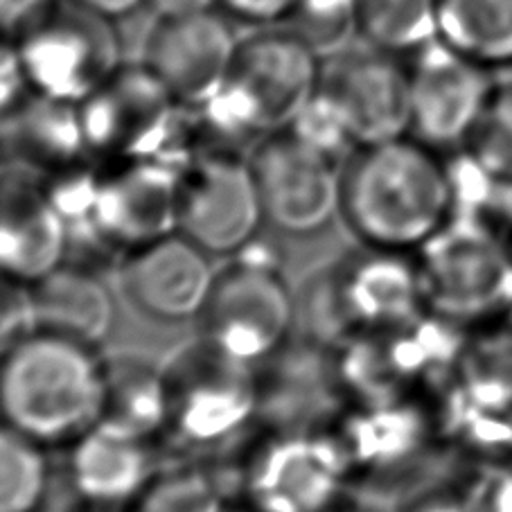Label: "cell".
I'll return each mask as SVG.
<instances>
[{
  "label": "cell",
  "instance_id": "6da1fadb",
  "mask_svg": "<svg viewBox=\"0 0 512 512\" xmlns=\"http://www.w3.org/2000/svg\"><path fill=\"white\" fill-rule=\"evenodd\" d=\"M454 215L449 158L413 136L357 147L343 163L339 219L361 246L418 253Z\"/></svg>",
  "mask_w": 512,
  "mask_h": 512
},
{
  "label": "cell",
  "instance_id": "7a4b0ae2",
  "mask_svg": "<svg viewBox=\"0 0 512 512\" xmlns=\"http://www.w3.org/2000/svg\"><path fill=\"white\" fill-rule=\"evenodd\" d=\"M102 348L32 328L0 355V422L46 449H66L102 416Z\"/></svg>",
  "mask_w": 512,
  "mask_h": 512
},
{
  "label": "cell",
  "instance_id": "3957f363",
  "mask_svg": "<svg viewBox=\"0 0 512 512\" xmlns=\"http://www.w3.org/2000/svg\"><path fill=\"white\" fill-rule=\"evenodd\" d=\"M163 384L170 461H226L258 431V368L199 337L163 366Z\"/></svg>",
  "mask_w": 512,
  "mask_h": 512
},
{
  "label": "cell",
  "instance_id": "277c9868",
  "mask_svg": "<svg viewBox=\"0 0 512 512\" xmlns=\"http://www.w3.org/2000/svg\"><path fill=\"white\" fill-rule=\"evenodd\" d=\"M334 431L348 456L355 497L395 512L406 501L436 488V458L449 452L434 397H391L350 404Z\"/></svg>",
  "mask_w": 512,
  "mask_h": 512
},
{
  "label": "cell",
  "instance_id": "5b68a950",
  "mask_svg": "<svg viewBox=\"0 0 512 512\" xmlns=\"http://www.w3.org/2000/svg\"><path fill=\"white\" fill-rule=\"evenodd\" d=\"M298 307L300 332L328 348L400 328L429 312L416 253L361 244L316 273L298 298Z\"/></svg>",
  "mask_w": 512,
  "mask_h": 512
},
{
  "label": "cell",
  "instance_id": "8992f818",
  "mask_svg": "<svg viewBox=\"0 0 512 512\" xmlns=\"http://www.w3.org/2000/svg\"><path fill=\"white\" fill-rule=\"evenodd\" d=\"M235 501L249 512H334L355 497L334 429L255 431L226 461Z\"/></svg>",
  "mask_w": 512,
  "mask_h": 512
},
{
  "label": "cell",
  "instance_id": "52a82bcc",
  "mask_svg": "<svg viewBox=\"0 0 512 512\" xmlns=\"http://www.w3.org/2000/svg\"><path fill=\"white\" fill-rule=\"evenodd\" d=\"M199 339L251 368L278 355L300 332L298 296L278 251L255 240L217 269L199 314Z\"/></svg>",
  "mask_w": 512,
  "mask_h": 512
},
{
  "label": "cell",
  "instance_id": "ba28073f",
  "mask_svg": "<svg viewBox=\"0 0 512 512\" xmlns=\"http://www.w3.org/2000/svg\"><path fill=\"white\" fill-rule=\"evenodd\" d=\"M416 260L431 314L463 330L506 319L512 244L488 215L456 213Z\"/></svg>",
  "mask_w": 512,
  "mask_h": 512
},
{
  "label": "cell",
  "instance_id": "9c48e42d",
  "mask_svg": "<svg viewBox=\"0 0 512 512\" xmlns=\"http://www.w3.org/2000/svg\"><path fill=\"white\" fill-rule=\"evenodd\" d=\"M30 93L79 104L127 64L118 21L79 0H50L14 41Z\"/></svg>",
  "mask_w": 512,
  "mask_h": 512
},
{
  "label": "cell",
  "instance_id": "30bf717a",
  "mask_svg": "<svg viewBox=\"0 0 512 512\" xmlns=\"http://www.w3.org/2000/svg\"><path fill=\"white\" fill-rule=\"evenodd\" d=\"M88 154L104 165L156 161L172 165L183 104L140 64H125L77 104Z\"/></svg>",
  "mask_w": 512,
  "mask_h": 512
},
{
  "label": "cell",
  "instance_id": "8fae6325",
  "mask_svg": "<svg viewBox=\"0 0 512 512\" xmlns=\"http://www.w3.org/2000/svg\"><path fill=\"white\" fill-rule=\"evenodd\" d=\"M262 197L249 154L206 149L183 165L176 231L213 258H233L260 237Z\"/></svg>",
  "mask_w": 512,
  "mask_h": 512
},
{
  "label": "cell",
  "instance_id": "7c38bea8",
  "mask_svg": "<svg viewBox=\"0 0 512 512\" xmlns=\"http://www.w3.org/2000/svg\"><path fill=\"white\" fill-rule=\"evenodd\" d=\"M325 59L287 25L251 30L240 39L222 84L262 136L287 129L321 88Z\"/></svg>",
  "mask_w": 512,
  "mask_h": 512
},
{
  "label": "cell",
  "instance_id": "4fadbf2b",
  "mask_svg": "<svg viewBox=\"0 0 512 512\" xmlns=\"http://www.w3.org/2000/svg\"><path fill=\"white\" fill-rule=\"evenodd\" d=\"M251 165L267 224L287 237H314L341 215L343 163L305 145L289 129L264 136Z\"/></svg>",
  "mask_w": 512,
  "mask_h": 512
},
{
  "label": "cell",
  "instance_id": "5bb4252c",
  "mask_svg": "<svg viewBox=\"0 0 512 512\" xmlns=\"http://www.w3.org/2000/svg\"><path fill=\"white\" fill-rule=\"evenodd\" d=\"M406 66L409 136L445 156L463 152L497 88L490 77L492 70L438 39L406 57Z\"/></svg>",
  "mask_w": 512,
  "mask_h": 512
},
{
  "label": "cell",
  "instance_id": "9a60e30c",
  "mask_svg": "<svg viewBox=\"0 0 512 512\" xmlns=\"http://www.w3.org/2000/svg\"><path fill=\"white\" fill-rule=\"evenodd\" d=\"M321 91L339 109L357 147L409 136V66L404 57L346 48L325 59Z\"/></svg>",
  "mask_w": 512,
  "mask_h": 512
},
{
  "label": "cell",
  "instance_id": "2e32d148",
  "mask_svg": "<svg viewBox=\"0 0 512 512\" xmlns=\"http://www.w3.org/2000/svg\"><path fill=\"white\" fill-rule=\"evenodd\" d=\"M235 23L213 7L170 19H156L143 48V64L183 107L210 100L240 48Z\"/></svg>",
  "mask_w": 512,
  "mask_h": 512
},
{
  "label": "cell",
  "instance_id": "e0dca14e",
  "mask_svg": "<svg viewBox=\"0 0 512 512\" xmlns=\"http://www.w3.org/2000/svg\"><path fill=\"white\" fill-rule=\"evenodd\" d=\"M258 391L260 431L334 429L350 404L334 348L303 332L258 368Z\"/></svg>",
  "mask_w": 512,
  "mask_h": 512
},
{
  "label": "cell",
  "instance_id": "ac0fdd59",
  "mask_svg": "<svg viewBox=\"0 0 512 512\" xmlns=\"http://www.w3.org/2000/svg\"><path fill=\"white\" fill-rule=\"evenodd\" d=\"M116 271L129 303L163 323L197 321L217 273L213 255L179 231L127 251Z\"/></svg>",
  "mask_w": 512,
  "mask_h": 512
},
{
  "label": "cell",
  "instance_id": "d6986e66",
  "mask_svg": "<svg viewBox=\"0 0 512 512\" xmlns=\"http://www.w3.org/2000/svg\"><path fill=\"white\" fill-rule=\"evenodd\" d=\"M170 463L154 438L95 422L66 447V481L77 503L134 508Z\"/></svg>",
  "mask_w": 512,
  "mask_h": 512
},
{
  "label": "cell",
  "instance_id": "ffe728a7",
  "mask_svg": "<svg viewBox=\"0 0 512 512\" xmlns=\"http://www.w3.org/2000/svg\"><path fill=\"white\" fill-rule=\"evenodd\" d=\"M181 170L145 158L104 165L93 222L120 255L176 231Z\"/></svg>",
  "mask_w": 512,
  "mask_h": 512
},
{
  "label": "cell",
  "instance_id": "44dd1931",
  "mask_svg": "<svg viewBox=\"0 0 512 512\" xmlns=\"http://www.w3.org/2000/svg\"><path fill=\"white\" fill-rule=\"evenodd\" d=\"M68 233L37 174L0 172V276L23 285L46 278L66 262Z\"/></svg>",
  "mask_w": 512,
  "mask_h": 512
},
{
  "label": "cell",
  "instance_id": "7402d4cb",
  "mask_svg": "<svg viewBox=\"0 0 512 512\" xmlns=\"http://www.w3.org/2000/svg\"><path fill=\"white\" fill-rule=\"evenodd\" d=\"M91 156L84 145L77 104L28 93L0 116V158L37 176Z\"/></svg>",
  "mask_w": 512,
  "mask_h": 512
},
{
  "label": "cell",
  "instance_id": "603a6c76",
  "mask_svg": "<svg viewBox=\"0 0 512 512\" xmlns=\"http://www.w3.org/2000/svg\"><path fill=\"white\" fill-rule=\"evenodd\" d=\"M34 328L102 348L116 323V300L102 273L64 262L30 285Z\"/></svg>",
  "mask_w": 512,
  "mask_h": 512
},
{
  "label": "cell",
  "instance_id": "cb8c5ba5",
  "mask_svg": "<svg viewBox=\"0 0 512 512\" xmlns=\"http://www.w3.org/2000/svg\"><path fill=\"white\" fill-rule=\"evenodd\" d=\"M97 422L154 438L163 445V366H152L138 355L107 357V388L102 416Z\"/></svg>",
  "mask_w": 512,
  "mask_h": 512
},
{
  "label": "cell",
  "instance_id": "d4e9b609",
  "mask_svg": "<svg viewBox=\"0 0 512 512\" xmlns=\"http://www.w3.org/2000/svg\"><path fill=\"white\" fill-rule=\"evenodd\" d=\"M438 41L483 68L512 66V0H436Z\"/></svg>",
  "mask_w": 512,
  "mask_h": 512
},
{
  "label": "cell",
  "instance_id": "484cf974",
  "mask_svg": "<svg viewBox=\"0 0 512 512\" xmlns=\"http://www.w3.org/2000/svg\"><path fill=\"white\" fill-rule=\"evenodd\" d=\"M233 499V479L224 461H170L134 510L228 512Z\"/></svg>",
  "mask_w": 512,
  "mask_h": 512
},
{
  "label": "cell",
  "instance_id": "4316f807",
  "mask_svg": "<svg viewBox=\"0 0 512 512\" xmlns=\"http://www.w3.org/2000/svg\"><path fill=\"white\" fill-rule=\"evenodd\" d=\"M357 39L364 46L411 57L438 39L436 0H357Z\"/></svg>",
  "mask_w": 512,
  "mask_h": 512
},
{
  "label": "cell",
  "instance_id": "83f0119b",
  "mask_svg": "<svg viewBox=\"0 0 512 512\" xmlns=\"http://www.w3.org/2000/svg\"><path fill=\"white\" fill-rule=\"evenodd\" d=\"M50 481V449L0 422V512H39Z\"/></svg>",
  "mask_w": 512,
  "mask_h": 512
},
{
  "label": "cell",
  "instance_id": "f1b7e54d",
  "mask_svg": "<svg viewBox=\"0 0 512 512\" xmlns=\"http://www.w3.org/2000/svg\"><path fill=\"white\" fill-rule=\"evenodd\" d=\"M463 152L497 183H512V84L494 88Z\"/></svg>",
  "mask_w": 512,
  "mask_h": 512
},
{
  "label": "cell",
  "instance_id": "f546056e",
  "mask_svg": "<svg viewBox=\"0 0 512 512\" xmlns=\"http://www.w3.org/2000/svg\"><path fill=\"white\" fill-rule=\"evenodd\" d=\"M298 140L305 145L319 149L321 154H328L337 161H346L355 149L352 136L343 122L339 109L325 95L321 88L316 91L310 102L298 111V116L287 127Z\"/></svg>",
  "mask_w": 512,
  "mask_h": 512
},
{
  "label": "cell",
  "instance_id": "4dcf8cb0",
  "mask_svg": "<svg viewBox=\"0 0 512 512\" xmlns=\"http://www.w3.org/2000/svg\"><path fill=\"white\" fill-rule=\"evenodd\" d=\"M34 328L30 287L0 276V355Z\"/></svg>",
  "mask_w": 512,
  "mask_h": 512
},
{
  "label": "cell",
  "instance_id": "1f68e13d",
  "mask_svg": "<svg viewBox=\"0 0 512 512\" xmlns=\"http://www.w3.org/2000/svg\"><path fill=\"white\" fill-rule=\"evenodd\" d=\"M298 0H215V7L233 23L249 25L251 30L285 25Z\"/></svg>",
  "mask_w": 512,
  "mask_h": 512
},
{
  "label": "cell",
  "instance_id": "d6a6232c",
  "mask_svg": "<svg viewBox=\"0 0 512 512\" xmlns=\"http://www.w3.org/2000/svg\"><path fill=\"white\" fill-rule=\"evenodd\" d=\"M395 512H481V503L479 494L465 497L463 492L443 483L406 501Z\"/></svg>",
  "mask_w": 512,
  "mask_h": 512
},
{
  "label": "cell",
  "instance_id": "836d02e7",
  "mask_svg": "<svg viewBox=\"0 0 512 512\" xmlns=\"http://www.w3.org/2000/svg\"><path fill=\"white\" fill-rule=\"evenodd\" d=\"M30 93L14 43L0 41V116Z\"/></svg>",
  "mask_w": 512,
  "mask_h": 512
},
{
  "label": "cell",
  "instance_id": "e575fe53",
  "mask_svg": "<svg viewBox=\"0 0 512 512\" xmlns=\"http://www.w3.org/2000/svg\"><path fill=\"white\" fill-rule=\"evenodd\" d=\"M50 0H0V41L14 43Z\"/></svg>",
  "mask_w": 512,
  "mask_h": 512
},
{
  "label": "cell",
  "instance_id": "d590c367",
  "mask_svg": "<svg viewBox=\"0 0 512 512\" xmlns=\"http://www.w3.org/2000/svg\"><path fill=\"white\" fill-rule=\"evenodd\" d=\"M481 512H512V470L490 476L479 490Z\"/></svg>",
  "mask_w": 512,
  "mask_h": 512
},
{
  "label": "cell",
  "instance_id": "8d00e7d4",
  "mask_svg": "<svg viewBox=\"0 0 512 512\" xmlns=\"http://www.w3.org/2000/svg\"><path fill=\"white\" fill-rule=\"evenodd\" d=\"M145 7L154 12L156 19H170V16L213 10L215 0H145Z\"/></svg>",
  "mask_w": 512,
  "mask_h": 512
},
{
  "label": "cell",
  "instance_id": "74e56055",
  "mask_svg": "<svg viewBox=\"0 0 512 512\" xmlns=\"http://www.w3.org/2000/svg\"><path fill=\"white\" fill-rule=\"evenodd\" d=\"M79 3L91 7V10L109 16L113 21H120L122 16L145 7V0H79Z\"/></svg>",
  "mask_w": 512,
  "mask_h": 512
},
{
  "label": "cell",
  "instance_id": "f35d334b",
  "mask_svg": "<svg viewBox=\"0 0 512 512\" xmlns=\"http://www.w3.org/2000/svg\"><path fill=\"white\" fill-rule=\"evenodd\" d=\"M334 512H388V510L379 508V506H375V503H368L359 497H352L350 501L343 503V506H339Z\"/></svg>",
  "mask_w": 512,
  "mask_h": 512
},
{
  "label": "cell",
  "instance_id": "ab89813d",
  "mask_svg": "<svg viewBox=\"0 0 512 512\" xmlns=\"http://www.w3.org/2000/svg\"><path fill=\"white\" fill-rule=\"evenodd\" d=\"M75 512H136L134 508H102V506H82L79 503V508Z\"/></svg>",
  "mask_w": 512,
  "mask_h": 512
}]
</instances>
